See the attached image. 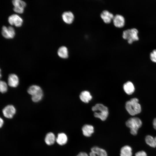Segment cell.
<instances>
[{"label": "cell", "instance_id": "obj_1", "mask_svg": "<svg viewBox=\"0 0 156 156\" xmlns=\"http://www.w3.org/2000/svg\"><path fill=\"white\" fill-rule=\"evenodd\" d=\"M125 107L128 113L134 116L139 114L141 112V108L139 103V100L137 98H133L127 101Z\"/></svg>", "mask_w": 156, "mask_h": 156}, {"label": "cell", "instance_id": "obj_2", "mask_svg": "<svg viewBox=\"0 0 156 156\" xmlns=\"http://www.w3.org/2000/svg\"><path fill=\"white\" fill-rule=\"evenodd\" d=\"M92 110L94 112H96L94 113V117L102 121L106 120L108 116V109L102 104H96L92 107Z\"/></svg>", "mask_w": 156, "mask_h": 156}, {"label": "cell", "instance_id": "obj_3", "mask_svg": "<svg viewBox=\"0 0 156 156\" xmlns=\"http://www.w3.org/2000/svg\"><path fill=\"white\" fill-rule=\"evenodd\" d=\"M142 124L141 120L135 117L129 118L126 122V125L130 129V133L133 135L137 134L138 130L141 127Z\"/></svg>", "mask_w": 156, "mask_h": 156}, {"label": "cell", "instance_id": "obj_4", "mask_svg": "<svg viewBox=\"0 0 156 156\" xmlns=\"http://www.w3.org/2000/svg\"><path fill=\"white\" fill-rule=\"evenodd\" d=\"M138 33V30L136 28L127 29L123 31L122 37L124 39L127 40L129 44H131L133 42L139 40Z\"/></svg>", "mask_w": 156, "mask_h": 156}, {"label": "cell", "instance_id": "obj_5", "mask_svg": "<svg viewBox=\"0 0 156 156\" xmlns=\"http://www.w3.org/2000/svg\"><path fill=\"white\" fill-rule=\"evenodd\" d=\"M16 109L12 105H8L5 107L2 110L4 116L8 118H13L16 113Z\"/></svg>", "mask_w": 156, "mask_h": 156}, {"label": "cell", "instance_id": "obj_6", "mask_svg": "<svg viewBox=\"0 0 156 156\" xmlns=\"http://www.w3.org/2000/svg\"><path fill=\"white\" fill-rule=\"evenodd\" d=\"M8 21L11 25H14L17 27L21 26L23 22L22 19L16 14H13L10 16L8 18Z\"/></svg>", "mask_w": 156, "mask_h": 156}, {"label": "cell", "instance_id": "obj_7", "mask_svg": "<svg viewBox=\"0 0 156 156\" xmlns=\"http://www.w3.org/2000/svg\"><path fill=\"white\" fill-rule=\"evenodd\" d=\"M1 33L4 37L8 39L13 38L15 35L14 29L11 26L7 27L5 26H3Z\"/></svg>", "mask_w": 156, "mask_h": 156}, {"label": "cell", "instance_id": "obj_8", "mask_svg": "<svg viewBox=\"0 0 156 156\" xmlns=\"http://www.w3.org/2000/svg\"><path fill=\"white\" fill-rule=\"evenodd\" d=\"M89 156H107V154L104 149L95 146L91 148Z\"/></svg>", "mask_w": 156, "mask_h": 156}, {"label": "cell", "instance_id": "obj_9", "mask_svg": "<svg viewBox=\"0 0 156 156\" xmlns=\"http://www.w3.org/2000/svg\"><path fill=\"white\" fill-rule=\"evenodd\" d=\"M114 26L117 27L121 28L125 24V20L124 16L119 14H117L114 16L113 19Z\"/></svg>", "mask_w": 156, "mask_h": 156}, {"label": "cell", "instance_id": "obj_10", "mask_svg": "<svg viewBox=\"0 0 156 156\" xmlns=\"http://www.w3.org/2000/svg\"><path fill=\"white\" fill-rule=\"evenodd\" d=\"M19 78L18 76L14 74H10L8 78V84L11 87L16 88L18 85Z\"/></svg>", "mask_w": 156, "mask_h": 156}, {"label": "cell", "instance_id": "obj_11", "mask_svg": "<svg viewBox=\"0 0 156 156\" xmlns=\"http://www.w3.org/2000/svg\"><path fill=\"white\" fill-rule=\"evenodd\" d=\"M100 16L103 21L107 24L111 22L114 16L112 13L107 10L103 11L101 13Z\"/></svg>", "mask_w": 156, "mask_h": 156}, {"label": "cell", "instance_id": "obj_12", "mask_svg": "<svg viewBox=\"0 0 156 156\" xmlns=\"http://www.w3.org/2000/svg\"><path fill=\"white\" fill-rule=\"evenodd\" d=\"M62 17L63 21L68 24L72 23L74 18L73 14L70 11L64 12L62 14Z\"/></svg>", "mask_w": 156, "mask_h": 156}, {"label": "cell", "instance_id": "obj_13", "mask_svg": "<svg viewBox=\"0 0 156 156\" xmlns=\"http://www.w3.org/2000/svg\"><path fill=\"white\" fill-rule=\"evenodd\" d=\"M83 134L85 136L90 137L94 132L93 127L90 125H85L82 128Z\"/></svg>", "mask_w": 156, "mask_h": 156}, {"label": "cell", "instance_id": "obj_14", "mask_svg": "<svg viewBox=\"0 0 156 156\" xmlns=\"http://www.w3.org/2000/svg\"><path fill=\"white\" fill-rule=\"evenodd\" d=\"M123 88L125 92L128 95L131 94L135 91L134 86L130 81H128L125 83L123 85Z\"/></svg>", "mask_w": 156, "mask_h": 156}, {"label": "cell", "instance_id": "obj_15", "mask_svg": "<svg viewBox=\"0 0 156 156\" xmlns=\"http://www.w3.org/2000/svg\"><path fill=\"white\" fill-rule=\"evenodd\" d=\"M41 88L36 85H33L30 86L27 90V92L31 96L36 95L42 92Z\"/></svg>", "mask_w": 156, "mask_h": 156}, {"label": "cell", "instance_id": "obj_16", "mask_svg": "<svg viewBox=\"0 0 156 156\" xmlns=\"http://www.w3.org/2000/svg\"><path fill=\"white\" fill-rule=\"evenodd\" d=\"M81 100L85 103H88L91 100L92 97L90 92L87 91L81 92L79 95Z\"/></svg>", "mask_w": 156, "mask_h": 156}, {"label": "cell", "instance_id": "obj_17", "mask_svg": "<svg viewBox=\"0 0 156 156\" xmlns=\"http://www.w3.org/2000/svg\"><path fill=\"white\" fill-rule=\"evenodd\" d=\"M68 140V138L66 135L64 133H59L56 141L60 145H63L66 143Z\"/></svg>", "mask_w": 156, "mask_h": 156}, {"label": "cell", "instance_id": "obj_18", "mask_svg": "<svg viewBox=\"0 0 156 156\" xmlns=\"http://www.w3.org/2000/svg\"><path fill=\"white\" fill-rule=\"evenodd\" d=\"M56 140L54 134L52 132H49L46 135L45 138V141L47 145H50L54 143Z\"/></svg>", "mask_w": 156, "mask_h": 156}, {"label": "cell", "instance_id": "obj_19", "mask_svg": "<svg viewBox=\"0 0 156 156\" xmlns=\"http://www.w3.org/2000/svg\"><path fill=\"white\" fill-rule=\"evenodd\" d=\"M132 150L131 147L128 145L122 147L120 151V156H132Z\"/></svg>", "mask_w": 156, "mask_h": 156}, {"label": "cell", "instance_id": "obj_20", "mask_svg": "<svg viewBox=\"0 0 156 156\" xmlns=\"http://www.w3.org/2000/svg\"><path fill=\"white\" fill-rule=\"evenodd\" d=\"M58 56L60 57L65 59L68 57V51L67 47L64 46L60 47L57 51Z\"/></svg>", "mask_w": 156, "mask_h": 156}, {"label": "cell", "instance_id": "obj_21", "mask_svg": "<svg viewBox=\"0 0 156 156\" xmlns=\"http://www.w3.org/2000/svg\"><path fill=\"white\" fill-rule=\"evenodd\" d=\"M145 142L146 143L150 146L155 147V138L150 135L146 136L145 138Z\"/></svg>", "mask_w": 156, "mask_h": 156}, {"label": "cell", "instance_id": "obj_22", "mask_svg": "<svg viewBox=\"0 0 156 156\" xmlns=\"http://www.w3.org/2000/svg\"><path fill=\"white\" fill-rule=\"evenodd\" d=\"M12 3L14 7L24 8L26 5V3L24 1L21 0H14Z\"/></svg>", "mask_w": 156, "mask_h": 156}, {"label": "cell", "instance_id": "obj_23", "mask_svg": "<svg viewBox=\"0 0 156 156\" xmlns=\"http://www.w3.org/2000/svg\"><path fill=\"white\" fill-rule=\"evenodd\" d=\"M43 96V92L36 95L31 96V100L34 102H38L42 99Z\"/></svg>", "mask_w": 156, "mask_h": 156}, {"label": "cell", "instance_id": "obj_24", "mask_svg": "<svg viewBox=\"0 0 156 156\" xmlns=\"http://www.w3.org/2000/svg\"><path fill=\"white\" fill-rule=\"evenodd\" d=\"M8 90V86L7 83L3 81H1L0 82V91L1 93L6 92Z\"/></svg>", "mask_w": 156, "mask_h": 156}, {"label": "cell", "instance_id": "obj_25", "mask_svg": "<svg viewBox=\"0 0 156 156\" xmlns=\"http://www.w3.org/2000/svg\"><path fill=\"white\" fill-rule=\"evenodd\" d=\"M150 58L152 62L156 63V49H154L151 52Z\"/></svg>", "mask_w": 156, "mask_h": 156}, {"label": "cell", "instance_id": "obj_26", "mask_svg": "<svg viewBox=\"0 0 156 156\" xmlns=\"http://www.w3.org/2000/svg\"><path fill=\"white\" fill-rule=\"evenodd\" d=\"M24 8H22L14 7L13 8V10L17 13L21 14L23 12Z\"/></svg>", "mask_w": 156, "mask_h": 156}, {"label": "cell", "instance_id": "obj_27", "mask_svg": "<svg viewBox=\"0 0 156 156\" xmlns=\"http://www.w3.org/2000/svg\"><path fill=\"white\" fill-rule=\"evenodd\" d=\"M135 156H147V155L145 152L143 151H141L136 153Z\"/></svg>", "mask_w": 156, "mask_h": 156}, {"label": "cell", "instance_id": "obj_28", "mask_svg": "<svg viewBox=\"0 0 156 156\" xmlns=\"http://www.w3.org/2000/svg\"><path fill=\"white\" fill-rule=\"evenodd\" d=\"M77 156H89L85 152H81L79 153Z\"/></svg>", "mask_w": 156, "mask_h": 156}, {"label": "cell", "instance_id": "obj_29", "mask_svg": "<svg viewBox=\"0 0 156 156\" xmlns=\"http://www.w3.org/2000/svg\"><path fill=\"white\" fill-rule=\"evenodd\" d=\"M153 125L154 129L156 130V118H155L153 120Z\"/></svg>", "mask_w": 156, "mask_h": 156}, {"label": "cell", "instance_id": "obj_30", "mask_svg": "<svg viewBox=\"0 0 156 156\" xmlns=\"http://www.w3.org/2000/svg\"><path fill=\"white\" fill-rule=\"evenodd\" d=\"M0 127L1 128L2 126L3 123V120L1 118H0Z\"/></svg>", "mask_w": 156, "mask_h": 156}, {"label": "cell", "instance_id": "obj_31", "mask_svg": "<svg viewBox=\"0 0 156 156\" xmlns=\"http://www.w3.org/2000/svg\"><path fill=\"white\" fill-rule=\"evenodd\" d=\"M155 147H156V137L155 138Z\"/></svg>", "mask_w": 156, "mask_h": 156}]
</instances>
